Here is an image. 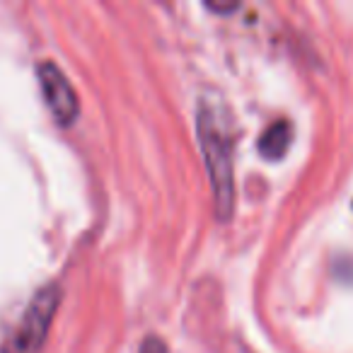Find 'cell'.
Returning a JSON list of instances; mask_svg holds the SVG:
<instances>
[{"instance_id": "6da1fadb", "label": "cell", "mask_w": 353, "mask_h": 353, "mask_svg": "<svg viewBox=\"0 0 353 353\" xmlns=\"http://www.w3.org/2000/svg\"><path fill=\"white\" fill-rule=\"evenodd\" d=\"M196 133L213 194L218 221H228L235 208V167H232V136L228 114L216 99H201L196 112Z\"/></svg>"}, {"instance_id": "7a4b0ae2", "label": "cell", "mask_w": 353, "mask_h": 353, "mask_svg": "<svg viewBox=\"0 0 353 353\" xmlns=\"http://www.w3.org/2000/svg\"><path fill=\"white\" fill-rule=\"evenodd\" d=\"M61 288L56 283L41 285L30 300L22 319L17 322L15 332L8 336L6 346L0 353H41L44 341L49 336V327L61 303Z\"/></svg>"}, {"instance_id": "3957f363", "label": "cell", "mask_w": 353, "mask_h": 353, "mask_svg": "<svg viewBox=\"0 0 353 353\" xmlns=\"http://www.w3.org/2000/svg\"><path fill=\"white\" fill-rule=\"evenodd\" d=\"M37 80H39L41 92H44L46 107L51 109L56 121L63 123V126L73 123L80 112V102L63 70L54 61H44V63L37 65Z\"/></svg>"}, {"instance_id": "5b68a950", "label": "cell", "mask_w": 353, "mask_h": 353, "mask_svg": "<svg viewBox=\"0 0 353 353\" xmlns=\"http://www.w3.org/2000/svg\"><path fill=\"white\" fill-rule=\"evenodd\" d=\"M138 353H167V346H165V341H162V339L148 336L145 341L141 343V351H138Z\"/></svg>"}, {"instance_id": "277c9868", "label": "cell", "mask_w": 353, "mask_h": 353, "mask_svg": "<svg viewBox=\"0 0 353 353\" xmlns=\"http://www.w3.org/2000/svg\"><path fill=\"white\" fill-rule=\"evenodd\" d=\"M288 145H290V123L285 119L274 121L261 133L259 150L266 160H281L285 155V150H288Z\"/></svg>"}]
</instances>
